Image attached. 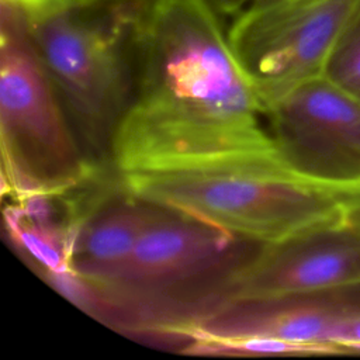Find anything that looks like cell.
Masks as SVG:
<instances>
[{
    "mask_svg": "<svg viewBox=\"0 0 360 360\" xmlns=\"http://www.w3.org/2000/svg\"><path fill=\"white\" fill-rule=\"evenodd\" d=\"M277 155L302 177L360 194V100L326 76L315 77L269 110Z\"/></svg>",
    "mask_w": 360,
    "mask_h": 360,
    "instance_id": "obj_6",
    "label": "cell"
},
{
    "mask_svg": "<svg viewBox=\"0 0 360 360\" xmlns=\"http://www.w3.org/2000/svg\"><path fill=\"white\" fill-rule=\"evenodd\" d=\"M224 18L212 0H148L134 94L111 145L118 173L276 150Z\"/></svg>",
    "mask_w": 360,
    "mask_h": 360,
    "instance_id": "obj_1",
    "label": "cell"
},
{
    "mask_svg": "<svg viewBox=\"0 0 360 360\" xmlns=\"http://www.w3.org/2000/svg\"><path fill=\"white\" fill-rule=\"evenodd\" d=\"M360 0H255L228 27L233 55L267 111L323 76Z\"/></svg>",
    "mask_w": 360,
    "mask_h": 360,
    "instance_id": "obj_5",
    "label": "cell"
},
{
    "mask_svg": "<svg viewBox=\"0 0 360 360\" xmlns=\"http://www.w3.org/2000/svg\"><path fill=\"white\" fill-rule=\"evenodd\" d=\"M103 204L79 228L72 252V270L93 284L112 280L127 263L143 232L165 208L139 201Z\"/></svg>",
    "mask_w": 360,
    "mask_h": 360,
    "instance_id": "obj_8",
    "label": "cell"
},
{
    "mask_svg": "<svg viewBox=\"0 0 360 360\" xmlns=\"http://www.w3.org/2000/svg\"><path fill=\"white\" fill-rule=\"evenodd\" d=\"M148 0H101L25 17L32 42L89 159H111L131 103Z\"/></svg>",
    "mask_w": 360,
    "mask_h": 360,
    "instance_id": "obj_3",
    "label": "cell"
},
{
    "mask_svg": "<svg viewBox=\"0 0 360 360\" xmlns=\"http://www.w3.org/2000/svg\"><path fill=\"white\" fill-rule=\"evenodd\" d=\"M323 76L360 100V4L339 35Z\"/></svg>",
    "mask_w": 360,
    "mask_h": 360,
    "instance_id": "obj_10",
    "label": "cell"
},
{
    "mask_svg": "<svg viewBox=\"0 0 360 360\" xmlns=\"http://www.w3.org/2000/svg\"><path fill=\"white\" fill-rule=\"evenodd\" d=\"M0 136L4 193H62L96 176L24 13L0 0Z\"/></svg>",
    "mask_w": 360,
    "mask_h": 360,
    "instance_id": "obj_4",
    "label": "cell"
},
{
    "mask_svg": "<svg viewBox=\"0 0 360 360\" xmlns=\"http://www.w3.org/2000/svg\"><path fill=\"white\" fill-rule=\"evenodd\" d=\"M183 354L214 357H278L338 354L339 349L322 345L298 343L277 338H205L195 336L179 346Z\"/></svg>",
    "mask_w": 360,
    "mask_h": 360,
    "instance_id": "obj_9",
    "label": "cell"
},
{
    "mask_svg": "<svg viewBox=\"0 0 360 360\" xmlns=\"http://www.w3.org/2000/svg\"><path fill=\"white\" fill-rule=\"evenodd\" d=\"M353 287H360L359 217L346 224L262 245L255 256L221 285L211 311L235 300Z\"/></svg>",
    "mask_w": 360,
    "mask_h": 360,
    "instance_id": "obj_7",
    "label": "cell"
},
{
    "mask_svg": "<svg viewBox=\"0 0 360 360\" xmlns=\"http://www.w3.org/2000/svg\"><path fill=\"white\" fill-rule=\"evenodd\" d=\"M333 345L343 353L360 352V308L352 307L336 328Z\"/></svg>",
    "mask_w": 360,
    "mask_h": 360,
    "instance_id": "obj_11",
    "label": "cell"
},
{
    "mask_svg": "<svg viewBox=\"0 0 360 360\" xmlns=\"http://www.w3.org/2000/svg\"><path fill=\"white\" fill-rule=\"evenodd\" d=\"M359 222H360V215H359Z\"/></svg>",
    "mask_w": 360,
    "mask_h": 360,
    "instance_id": "obj_14",
    "label": "cell"
},
{
    "mask_svg": "<svg viewBox=\"0 0 360 360\" xmlns=\"http://www.w3.org/2000/svg\"><path fill=\"white\" fill-rule=\"evenodd\" d=\"M18 7L25 17H35L46 13L79 7L101 0H4Z\"/></svg>",
    "mask_w": 360,
    "mask_h": 360,
    "instance_id": "obj_12",
    "label": "cell"
},
{
    "mask_svg": "<svg viewBox=\"0 0 360 360\" xmlns=\"http://www.w3.org/2000/svg\"><path fill=\"white\" fill-rule=\"evenodd\" d=\"M127 195L262 245L354 221L360 194L315 183L276 150L120 173Z\"/></svg>",
    "mask_w": 360,
    "mask_h": 360,
    "instance_id": "obj_2",
    "label": "cell"
},
{
    "mask_svg": "<svg viewBox=\"0 0 360 360\" xmlns=\"http://www.w3.org/2000/svg\"><path fill=\"white\" fill-rule=\"evenodd\" d=\"M224 17H235L255 0H212Z\"/></svg>",
    "mask_w": 360,
    "mask_h": 360,
    "instance_id": "obj_13",
    "label": "cell"
}]
</instances>
